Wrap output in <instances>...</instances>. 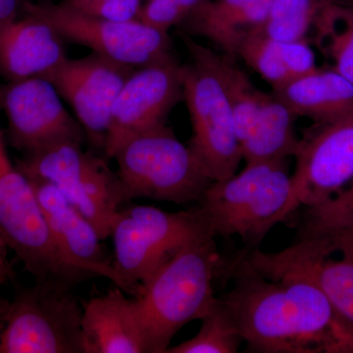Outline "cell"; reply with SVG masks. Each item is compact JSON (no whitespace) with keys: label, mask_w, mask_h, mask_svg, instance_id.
Wrapping results in <instances>:
<instances>
[{"label":"cell","mask_w":353,"mask_h":353,"mask_svg":"<svg viewBox=\"0 0 353 353\" xmlns=\"http://www.w3.org/2000/svg\"><path fill=\"white\" fill-rule=\"evenodd\" d=\"M279 50L290 79L301 78L317 71L314 51L307 41H278Z\"/></svg>","instance_id":"f546056e"},{"label":"cell","mask_w":353,"mask_h":353,"mask_svg":"<svg viewBox=\"0 0 353 353\" xmlns=\"http://www.w3.org/2000/svg\"><path fill=\"white\" fill-rule=\"evenodd\" d=\"M64 41L48 21L23 9L0 27V76L7 82L48 79L69 58Z\"/></svg>","instance_id":"2e32d148"},{"label":"cell","mask_w":353,"mask_h":353,"mask_svg":"<svg viewBox=\"0 0 353 353\" xmlns=\"http://www.w3.org/2000/svg\"><path fill=\"white\" fill-rule=\"evenodd\" d=\"M214 239L202 234L183 245L153 272L136 297L152 353H166L176 334L201 320L217 299L213 282L220 259Z\"/></svg>","instance_id":"3957f363"},{"label":"cell","mask_w":353,"mask_h":353,"mask_svg":"<svg viewBox=\"0 0 353 353\" xmlns=\"http://www.w3.org/2000/svg\"><path fill=\"white\" fill-rule=\"evenodd\" d=\"M189 53L183 65V101L192 134L189 148L213 182L236 174L243 160L233 113L217 67V53L182 34Z\"/></svg>","instance_id":"277c9868"},{"label":"cell","mask_w":353,"mask_h":353,"mask_svg":"<svg viewBox=\"0 0 353 353\" xmlns=\"http://www.w3.org/2000/svg\"><path fill=\"white\" fill-rule=\"evenodd\" d=\"M275 0H206L182 23L189 36L210 39L234 55L243 36L261 24Z\"/></svg>","instance_id":"d6986e66"},{"label":"cell","mask_w":353,"mask_h":353,"mask_svg":"<svg viewBox=\"0 0 353 353\" xmlns=\"http://www.w3.org/2000/svg\"><path fill=\"white\" fill-rule=\"evenodd\" d=\"M273 94L297 117H307L315 124L331 122L353 112V83L338 72L318 69L285 85Z\"/></svg>","instance_id":"ac0fdd59"},{"label":"cell","mask_w":353,"mask_h":353,"mask_svg":"<svg viewBox=\"0 0 353 353\" xmlns=\"http://www.w3.org/2000/svg\"><path fill=\"white\" fill-rule=\"evenodd\" d=\"M145 0H81L65 3L82 12L114 22L138 20L139 11Z\"/></svg>","instance_id":"f1b7e54d"},{"label":"cell","mask_w":353,"mask_h":353,"mask_svg":"<svg viewBox=\"0 0 353 353\" xmlns=\"http://www.w3.org/2000/svg\"><path fill=\"white\" fill-rule=\"evenodd\" d=\"M299 208L287 158H278L211 183L196 208L214 238L239 236L252 248Z\"/></svg>","instance_id":"7a4b0ae2"},{"label":"cell","mask_w":353,"mask_h":353,"mask_svg":"<svg viewBox=\"0 0 353 353\" xmlns=\"http://www.w3.org/2000/svg\"><path fill=\"white\" fill-rule=\"evenodd\" d=\"M340 259L323 252L315 265L316 278L334 310L353 330V223L329 236Z\"/></svg>","instance_id":"44dd1931"},{"label":"cell","mask_w":353,"mask_h":353,"mask_svg":"<svg viewBox=\"0 0 353 353\" xmlns=\"http://www.w3.org/2000/svg\"><path fill=\"white\" fill-rule=\"evenodd\" d=\"M29 180L51 236L67 261L94 278L108 279L124 290L122 280L102 248L101 236L92 222L54 185L37 179Z\"/></svg>","instance_id":"9a60e30c"},{"label":"cell","mask_w":353,"mask_h":353,"mask_svg":"<svg viewBox=\"0 0 353 353\" xmlns=\"http://www.w3.org/2000/svg\"><path fill=\"white\" fill-rule=\"evenodd\" d=\"M183 101V65L170 54L136 68L114 104L104 153L112 158L128 139L166 125L167 117Z\"/></svg>","instance_id":"8fae6325"},{"label":"cell","mask_w":353,"mask_h":353,"mask_svg":"<svg viewBox=\"0 0 353 353\" xmlns=\"http://www.w3.org/2000/svg\"><path fill=\"white\" fill-rule=\"evenodd\" d=\"M328 241L303 238L277 253L252 250L241 260L236 283L219 297L248 352L352 353L353 330L330 303L315 265Z\"/></svg>","instance_id":"6da1fadb"},{"label":"cell","mask_w":353,"mask_h":353,"mask_svg":"<svg viewBox=\"0 0 353 353\" xmlns=\"http://www.w3.org/2000/svg\"><path fill=\"white\" fill-rule=\"evenodd\" d=\"M112 158L129 202L139 197L176 204L199 202L213 182L189 145L167 125L128 139Z\"/></svg>","instance_id":"8992f818"},{"label":"cell","mask_w":353,"mask_h":353,"mask_svg":"<svg viewBox=\"0 0 353 353\" xmlns=\"http://www.w3.org/2000/svg\"><path fill=\"white\" fill-rule=\"evenodd\" d=\"M117 285L83 303L85 353H152L136 297Z\"/></svg>","instance_id":"e0dca14e"},{"label":"cell","mask_w":353,"mask_h":353,"mask_svg":"<svg viewBox=\"0 0 353 353\" xmlns=\"http://www.w3.org/2000/svg\"><path fill=\"white\" fill-rule=\"evenodd\" d=\"M313 27L316 43L336 41L353 48V4L330 2L316 18Z\"/></svg>","instance_id":"4316f807"},{"label":"cell","mask_w":353,"mask_h":353,"mask_svg":"<svg viewBox=\"0 0 353 353\" xmlns=\"http://www.w3.org/2000/svg\"><path fill=\"white\" fill-rule=\"evenodd\" d=\"M8 250L6 241L0 236V287L7 283L14 282L16 279L15 271L7 255Z\"/></svg>","instance_id":"1f68e13d"},{"label":"cell","mask_w":353,"mask_h":353,"mask_svg":"<svg viewBox=\"0 0 353 353\" xmlns=\"http://www.w3.org/2000/svg\"><path fill=\"white\" fill-rule=\"evenodd\" d=\"M353 223V180L323 203L306 208L299 238L329 236Z\"/></svg>","instance_id":"d4e9b609"},{"label":"cell","mask_w":353,"mask_h":353,"mask_svg":"<svg viewBox=\"0 0 353 353\" xmlns=\"http://www.w3.org/2000/svg\"><path fill=\"white\" fill-rule=\"evenodd\" d=\"M217 67L231 105L234 130L241 145L259 115L265 92L257 90L248 77L228 58L218 55Z\"/></svg>","instance_id":"cb8c5ba5"},{"label":"cell","mask_w":353,"mask_h":353,"mask_svg":"<svg viewBox=\"0 0 353 353\" xmlns=\"http://www.w3.org/2000/svg\"><path fill=\"white\" fill-rule=\"evenodd\" d=\"M83 141H58L18 160L19 170L28 179L54 185L99 232L102 241L110 236L111 226L119 209L128 201L117 172L105 160L85 152Z\"/></svg>","instance_id":"52a82bcc"},{"label":"cell","mask_w":353,"mask_h":353,"mask_svg":"<svg viewBox=\"0 0 353 353\" xmlns=\"http://www.w3.org/2000/svg\"><path fill=\"white\" fill-rule=\"evenodd\" d=\"M29 11L48 23L65 41L90 48L132 68H139L171 54L168 32L159 31L139 20L114 22L88 15L62 3L26 2Z\"/></svg>","instance_id":"30bf717a"},{"label":"cell","mask_w":353,"mask_h":353,"mask_svg":"<svg viewBox=\"0 0 353 353\" xmlns=\"http://www.w3.org/2000/svg\"><path fill=\"white\" fill-rule=\"evenodd\" d=\"M234 55L243 58L245 63L261 75L273 88L292 80L281 57L278 41L259 32H246L236 44Z\"/></svg>","instance_id":"484cf974"},{"label":"cell","mask_w":353,"mask_h":353,"mask_svg":"<svg viewBox=\"0 0 353 353\" xmlns=\"http://www.w3.org/2000/svg\"><path fill=\"white\" fill-rule=\"evenodd\" d=\"M201 321V329L194 338L169 347L166 353L238 352L243 336L233 315L219 297Z\"/></svg>","instance_id":"603a6c76"},{"label":"cell","mask_w":353,"mask_h":353,"mask_svg":"<svg viewBox=\"0 0 353 353\" xmlns=\"http://www.w3.org/2000/svg\"><path fill=\"white\" fill-rule=\"evenodd\" d=\"M292 183L299 206L319 205L353 180V112L315 124L299 139Z\"/></svg>","instance_id":"4fadbf2b"},{"label":"cell","mask_w":353,"mask_h":353,"mask_svg":"<svg viewBox=\"0 0 353 353\" xmlns=\"http://www.w3.org/2000/svg\"><path fill=\"white\" fill-rule=\"evenodd\" d=\"M206 0H145L138 20L168 32L173 26L182 24L194 9Z\"/></svg>","instance_id":"83f0119b"},{"label":"cell","mask_w":353,"mask_h":353,"mask_svg":"<svg viewBox=\"0 0 353 353\" xmlns=\"http://www.w3.org/2000/svg\"><path fill=\"white\" fill-rule=\"evenodd\" d=\"M332 1L334 0H275L261 24L252 31L281 43L305 41L316 18Z\"/></svg>","instance_id":"7402d4cb"},{"label":"cell","mask_w":353,"mask_h":353,"mask_svg":"<svg viewBox=\"0 0 353 353\" xmlns=\"http://www.w3.org/2000/svg\"><path fill=\"white\" fill-rule=\"evenodd\" d=\"M1 113L0 108V116ZM0 236L34 282H52L75 288L83 281L94 278L70 264L58 250L32 183L9 157L1 119Z\"/></svg>","instance_id":"5b68a950"},{"label":"cell","mask_w":353,"mask_h":353,"mask_svg":"<svg viewBox=\"0 0 353 353\" xmlns=\"http://www.w3.org/2000/svg\"><path fill=\"white\" fill-rule=\"evenodd\" d=\"M74 288L18 284L0 332V353H85L83 303Z\"/></svg>","instance_id":"9c48e42d"},{"label":"cell","mask_w":353,"mask_h":353,"mask_svg":"<svg viewBox=\"0 0 353 353\" xmlns=\"http://www.w3.org/2000/svg\"><path fill=\"white\" fill-rule=\"evenodd\" d=\"M0 108L8 124V143L24 154L58 141L85 138L83 127L70 115L57 88L46 79L0 85Z\"/></svg>","instance_id":"7c38bea8"},{"label":"cell","mask_w":353,"mask_h":353,"mask_svg":"<svg viewBox=\"0 0 353 353\" xmlns=\"http://www.w3.org/2000/svg\"><path fill=\"white\" fill-rule=\"evenodd\" d=\"M296 118L273 92H265L254 124L240 145L245 164L294 157L301 139L294 128Z\"/></svg>","instance_id":"ffe728a7"},{"label":"cell","mask_w":353,"mask_h":353,"mask_svg":"<svg viewBox=\"0 0 353 353\" xmlns=\"http://www.w3.org/2000/svg\"><path fill=\"white\" fill-rule=\"evenodd\" d=\"M27 0H0V27L23 12Z\"/></svg>","instance_id":"4dcf8cb0"},{"label":"cell","mask_w":353,"mask_h":353,"mask_svg":"<svg viewBox=\"0 0 353 353\" xmlns=\"http://www.w3.org/2000/svg\"><path fill=\"white\" fill-rule=\"evenodd\" d=\"M211 234L196 208L169 212L152 205L127 203L111 226L114 267L127 294L137 297L158 267L183 245Z\"/></svg>","instance_id":"ba28073f"},{"label":"cell","mask_w":353,"mask_h":353,"mask_svg":"<svg viewBox=\"0 0 353 353\" xmlns=\"http://www.w3.org/2000/svg\"><path fill=\"white\" fill-rule=\"evenodd\" d=\"M10 301L0 294V332L6 324L7 311H8Z\"/></svg>","instance_id":"d6a6232c"},{"label":"cell","mask_w":353,"mask_h":353,"mask_svg":"<svg viewBox=\"0 0 353 353\" xmlns=\"http://www.w3.org/2000/svg\"><path fill=\"white\" fill-rule=\"evenodd\" d=\"M134 70L92 52L68 58L46 80L71 105L88 138L104 148L114 104Z\"/></svg>","instance_id":"5bb4252c"},{"label":"cell","mask_w":353,"mask_h":353,"mask_svg":"<svg viewBox=\"0 0 353 353\" xmlns=\"http://www.w3.org/2000/svg\"><path fill=\"white\" fill-rule=\"evenodd\" d=\"M81 1V0H64L66 3H74V2Z\"/></svg>","instance_id":"836d02e7"}]
</instances>
